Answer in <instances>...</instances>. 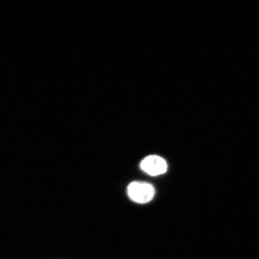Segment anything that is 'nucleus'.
<instances>
[{
  "instance_id": "2",
  "label": "nucleus",
  "mask_w": 259,
  "mask_h": 259,
  "mask_svg": "<svg viewBox=\"0 0 259 259\" xmlns=\"http://www.w3.org/2000/svg\"><path fill=\"white\" fill-rule=\"evenodd\" d=\"M141 169L151 176H160L166 172V160L157 155H151L144 158L141 163Z\"/></svg>"
},
{
  "instance_id": "1",
  "label": "nucleus",
  "mask_w": 259,
  "mask_h": 259,
  "mask_svg": "<svg viewBox=\"0 0 259 259\" xmlns=\"http://www.w3.org/2000/svg\"><path fill=\"white\" fill-rule=\"evenodd\" d=\"M127 194L132 201L144 204L150 202L153 199L155 189L150 183L135 181L129 184Z\"/></svg>"
}]
</instances>
